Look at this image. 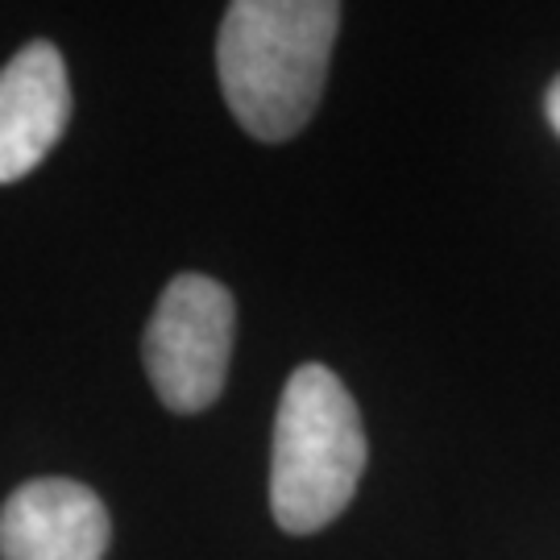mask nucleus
I'll use <instances>...</instances> for the list:
<instances>
[{
	"label": "nucleus",
	"mask_w": 560,
	"mask_h": 560,
	"mask_svg": "<svg viewBox=\"0 0 560 560\" xmlns=\"http://www.w3.org/2000/svg\"><path fill=\"white\" fill-rule=\"evenodd\" d=\"M365 428L345 382L320 365H300L282 386L270 448V511L282 532L307 536L353 502L365 474Z\"/></svg>",
	"instance_id": "2"
},
{
	"label": "nucleus",
	"mask_w": 560,
	"mask_h": 560,
	"mask_svg": "<svg viewBox=\"0 0 560 560\" xmlns=\"http://www.w3.org/2000/svg\"><path fill=\"white\" fill-rule=\"evenodd\" d=\"M237 332V303L208 275H179L166 282L141 340V358L159 399L196 416L221 399Z\"/></svg>",
	"instance_id": "3"
},
{
	"label": "nucleus",
	"mask_w": 560,
	"mask_h": 560,
	"mask_svg": "<svg viewBox=\"0 0 560 560\" xmlns=\"http://www.w3.org/2000/svg\"><path fill=\"white\" fill-rule=\"evenodd\" d=\"M108 506L71 478H34L0 506V560H104Z\"/></svg>",
	"instance_id": "4"
},
{
	"label": "nucleus",
	"mask_w": 560,
	"mask_h": 560,
	"mask_svg": "<svg viewBox=\"0 0 560 560\" xmlns=\"http://www.w3.org/2000/svg\"><path fill=\"white\" fill-rule=\"evenodd\" d=\"M71 120L67 62L50 42H30L0 67V183L30 175Z\"/></svg>",
	"instance_id": "5"
},
{
	"label": "nucleus",
	"mask_w": 560,
	"mask_h": 560,
	"mask_svg": "<svg viewBox=\"0 0 560 560\" xmlns=\"http://www.w3.org/2000/svg\"><path fill=\"white\" fill-rule=\"evenodd\" d=\"M544 113H548V125L557 129V138H560V75L552 80L548 96H544Z\"/></svg>",
	"instance_id": "6"
},
{
	"label": "nucleus",
	"mask_w": 560,
	"mask_h": 560,
	"mask_svg": "<svg viewBox=\"0 0 560 560\" xmlns=\"http://www.w3.org/2000/svg\"><path fill=\"white\" fill-rule=\"evenodd\" d=\"M337 30L332 0H237L224 9L217 71L241 129L258 141L300 133L320 104Z\"/></svg>",
	"instance_id": "1"
}]
</instances>
